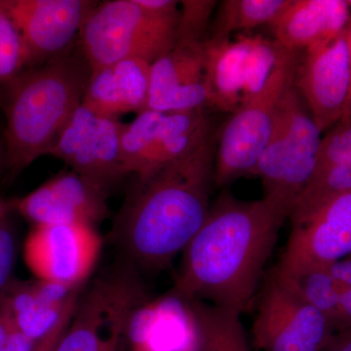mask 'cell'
Here are the masks:
<instances>
[{
    "label": "cell",
    "instance_id": "9a60e30c",
    "mask_svg": "<svg viewBox=\"0 0 351 351\" xmlns=\"http://www.w3.org/2000/svg\"><path fill=\"white\" fill-rule=\"evenodd\" d=\"M108 186L75 171L61 173L15 203L36 226H94L108 214Z\"/></svg>",
    "mask_w": 351,
    "mask_h": 351
},
{
    "label": "cell",
    "instance_id": "30bf717a",
    "mask_svg": "<svg viewBox=\"0 0 351 351\" xmlns=\"http://www.w3.org/2000/svg\"><path fill=\"white\" fill-rule=\"evenodd\" d=\"M99 2L92 0H0L24 44L27 69L71 49Z\"/></svg>",
    "mask_w": 351,
    "mask_h": 351
},
{
    "label": "cell",
    "instance_id": "d4e9b609",
    "mask_svg": "<svg viewBox=\"0 0 351 351\" xmlns=\"http://www.w3.org/2000/svg\"><path fill=\"white\" fill-rule=\"evenodd\" d=\"M276 274L304 301L324 314L332 326L341 290L326 267L307 269L291 276Z\"/></svg>",
    "mask_w": 351,
    "mask_h": 351
},
{
    "label": "cell",
    "instance_id": "484cf974",
    "mask_svg": "<svg viewBox=\"0 0 351 351\" xmlns=\"http://www.w3.org/2000/svg\"><path fill=\"white\" fill-rule=\"evenodd\" d=\"M27 69L24 44L12 21L0 9V82Z\"/></svg>",
    "mask_w": 351,
    "mask_h": 351
},
{
    "label": "cell",
    "instance_id": "4316f807",
    "mask_svg": "<svg viewBox=\"0 0 351 351\" xmlns=\"http://www.w3.org/2000/svg\"><path fill=\"white\" fill-rule=\"evenodd\" d=\"M181 3L176 44L206 43L205 32L209 27L217 1L184 0Z\"/></svg>",
    "mask_w": 351,
    "mask_h": 351
},
{
    "label": "cell",
    "instance_id": "d590c367",
    "mask_svg": "<svg viewBox=\"0 0 351 351\" xmlns=\"http://www.w3.org/2000/svg\"><path fill=\"white\" fill-rule=\"evenodd\" d=\"M348 2V4H350L351 6V1ZM346 38H348V56H350V92H348V100H346L345 106V110H343V117H341V120L339 121L343 122V123H346V122H348L351 119V20L350 25H348V34H346Z\"/></svg>",
    "mask_w": 351,
    "mask_h": 351
},
{
    "label": "cell",
    "instance_id": "8992f818",
    "mask_svg": "<svg viewBox=\"0 0 351 351\" xmlns=\"http://www.w3.org/2000/svg\"><path fill=\"white\" fill-rule=\"evenodd\" d=\"M301 52L282 47L263 87L226 121L217 145L215 186L219 188L242 176L253 175L274 130L279 104L294 83Z\"/></svg>",
    "mask_w": 351,
    "mask_h": 351
},
{
    "label": "cell",
    "instance_id": "e0dca14e",
    "mask_svg": "<svg viewBox=\"0 0 351 351\" xmlns=\"http://www.w3.org/2000/svg\"><path fill=\"white\" fill-rule=\"evenodd\" d=\"M126 348L129 351H195L197 332L189 300L171 290L136 309L127 328Z\"/></svg>",
    "mask_w": 351,
    "mask_h": 351
},
{
    "label": "cell",
    "instance_id": "6da1fadb",
    "mask_svg": "<svg viewBox=\"0 0 351 351\" xmlns=\"http://www.w3.org/2000/svg\"><path fill=\"white\" fill-rule=\"evenodd\" d=\"M285 218L265 199L221 193L182 251L172 291L241 315L256 294Z\"/></svg>",
    "mask_w": 351,
    "mask_h": 351
},
{
    "label": "cell",
    "instance_id": "3957f363",
    "mask_svg": "<svg viewBox=\"0 0 351 351\" xmlns=\"http://www.w3.org/2000/svg\"><path fill=\"white\" fill-rule=\"evenodd\" d=\"M91 71L71 49L4 83V161L16 176L49 152L83 101Z\"/></svg>",
    "mask_w": 351,
    "mask_h": 351
},
{
    "label": "cell",
    "instance_id": "603a6c76",
    "mask_svg": "<svg viewBox=\"0 0 351 351\" xmlns=\"http://www.w3.org/2000/svg\"><path fill=\"white\" fill-rule=\"evenodd\" d=\"M291 0H223L211 25V40H228L232 32L271 25Z\"/></svg>",
    "mask_w": 351,
    "mask_h": 351
},
{
    "label": "cell",
    "instance_id": "4dcf8cb0",
    "mask_svg": "<svg viewBox=\"0 0 351 351\" xmlns=\"http://www.w3.org/2000/svg\"><path fill=\"white\" fill-rule=\"evenodd\" d=\"M326 269L341 291L351 287V257L337 261L328 265Z\"/></svg>",
    "mask_w": 351,
    "mask_h": 351
},
{
    "label": "cell",
    "instance_id": "d6986e66",
    "mask_svg": "<svg viewBox=\"0 0 351 351\" xmlns=\"http://www.w3.org/2000/svg\"><path fill=\"white\" fill-rule=\"evenodd\" d=\"M350 5L345 0H291L270 27L285 49L304 51L346 31Z\"/></svg>",
    "mask_w": 351,
    "mask_h": 351
},
{
    "label": "cell",
    "instance_id": "4fadbf2b",
    "mask_svg": "<svg viewBox=\"0 0 351 351\" xmlns=\"http://www.w3.org/2000/svg\"><path fill=\"white\" fill-rule=\"evenodd\" d=\"M101 239L83 223L36 226L25 247V262L39 280L77 288L94 269Z\"/></svg>",
    "mask_w": 351,
    "mask_h": 351
},
{
    "label": "cell",
    "instance_id": "ba28073f",
    "mask_svg": "<svg viewBox=\"0 0 351 351\" xmlns=\"http://www.w3.org/2000/svg\"><path fill=\"white\" fill-rule=\"evenodd\" d=\"M324 314L304 301L274 270L263 283L253 324L263 351H323L334 334Z\"/></svg>",
    "mask_w": 351,
    "mask_h": 351
},
{
    "label": "cell",
    "instance_id": "e575fe53",
    "mask_svg": "<svg viewBox=\"0 0 351 351\" xmlns=\"http://www.w3.org/2000/svg\"><path fill=\"white\" fill-rule=\"evenodd\" d=\"M323 351H351V329L334 332Z\"/></svg>",
    "mask_w": 351,
    "mask_h": 351
},
{
    "label": "cell",
    "instance_id": "f546056e",
    "mask_svg": "<svg viewBox=\"0 0 351 351\" xmlns=\"http://www.w3.org/2000/svg\"><path fill=\"white\" fill-rule=\"evenodd\" d=\"M335 332L351 329V287L341 291L338 308L332 320Z\"/></svg>",
    "mask_w": 351,
    "mask_h": 351
},
{
    "label": "cell",
    "instance_id": "8fae6325",
    "mask_svg": "<svg viewBox=\"0 0 351 351\" xmlns=\"http://www.w3.org/2000/svg\"><path fill=\"white\" fill-rule=\"evenodd\" d=\"M123 122L83 103L52 147L57 157L80 174L108 186L128 175L121 154Z\"/></svg>",
    "mask_w": 351,
    "mask_h": 351
},
{
    "label": "cell",
    "instance_id": "7c38bea8",
    "mask_svg": "<svg viewBox=\"0 0 351 351\" xmlns=\"http://www.w3.org/2000/svg\"><path fill=\"white\" fill-rule=\"evenodd\" d=\"M348 29L302 51L294 87L321 133L339 123L350 86Z\"/></svg>",
    "mask_w": 351,
    "mask_h": 351
},
{
    "label": "cell",
    "instance_id": "7402d4cb",
    "mask_svg": "<svg viewBox=\"0 0 351 351\" xmlns=\"http://www.w3.org/2000/svg\"><path fill=\"white\" fill-rule=\"evenodd\" d=\"M166 112L145 110L124 124L121 154L127 174L144 176L152 169Z\"/></svg>",
    "mask_w": 351,
    "mask_h": 351
},
{
    "label": "cell",
    "instance_id": "836d02e7",
    "mask_svg": "<svg viewBox=\"0 0 351 351\" xmlns=\"http://www.w3.org/2000/svg\"><path fill=\"white\" fill-rule=\"evenodd\" d=\"M36 341H32L17 327L9 335L5 346L0 351H34Z\"/></svg>",
    "mask_w": 351,
    "mask_h": 351
},
{
    "label": "cell",
    "instance_id": "f35d334b",
    "mask_svg": "<svg viewBox=\"0 0 351 351\" xmlns=\"http://www.w3.org/2000/svg\"><path fill=\"white\" fill-rule=\"evenodd\" d=\"M350 257H351V256H350Z\"/></svg>",
    "mask_w": 351,
    "mask_h": 351
},
{
    "label": "cell",
    "instance_id": "f1b7e54d",
    "mask_svg": "<svg viewBox=\"0 0 351 351\" xmlns=\"http://www.w3.org/2000/svg\"><path fill=\"white\" fill-rule=\"evenodd\" d=\"M16 245L12 232L0 223V295L5 291L15 263Z\"/></svg>",
    "mask_w": 351,
    "mask_h": 351
},
{
    "label": "cell",
    "instance_id": "d6a6232c",
    "mask_svg": "<svg viewBox=\"0 0 351 351\" xmlns=\"http://www.w3.org/2000/svg\"><path fill=\"white\" fill-rule=\"evenodd\" d=\"M15 327L17 326L14 321L10 307L1 295H0V350L5 346L9 335Z\"/></svg>",
    "mask_w": 351,
    "mask_h": 351
},
{
    "label": "cell",
    "instance_id": "5bb4252c",
    "mask_svg": "<svg viewBox=\"0 0 351 351\" xmlns=\"http://www.w3.org/2000/svg\"><path fill=\"white\" fill-rule=\"evenodd\" d=\"M350 256L351 191L292 223L287 244L274 270L280 276H291L326 267Z\"/></svg>",
    "mask_w": 351,
    "mask_h": 351
},
{
    "label": "cell",
    "instance_id": "7a4b0ae2",
    "mask_svg": "<svg viewBox=\"0 0 351 351\" xmlns=\"http://www.w3.org/2000/svg\"><path fill=\"white\" fill-rule=\"evenodd\" d=\"M214 134L193 152L135 182L110 239L138 271H158L184 251L206 221L215 184Z\"/></svg>",
    "mask_w": 351,
    "mask_h": 351
},
{
    "label": "cell",
    "instance_id": "2e32d148",
    "mask_svg": "<svg viewBox=\"0 0 351 351\" xmlns=\"http://www.w3.org/2000/svg\"><path fill=\"white\" fill-rule=\"evenodd\" d=\"M209 101L205 43L175 44L152 64L147 110L189 112Z\"/></svg>",
    "mask_w": 351,
    "mask_h": 351
},
{
    "label": "cell",
    "instance_id": "44dd1931",
    "mask_svg": "<svg viewBox=\"0 0 351 351\" xmlns=\"http://www.w3.org/2000/svg\"><path fill=\"white\" fill-rule=\"evenodd\" d=\"M82 291V288L76 291L64 306L44 304L34 292L32 282L6 288L1 295L10 307L18 329L32 341H38L56 326L66 307L77 299Z\"/></svg>",
    "mask_w": 351,
    "mask_h": 351
},
{
    "label": "cell",
    "instance_id": "9c48e42d",
    "mask_svg": "<svg viewBox=\"0 0 351 351\" xmlns=\"http://www.w3.org/2000/svg\"><path fill=\"white\" fill-rule=\"evenodd\" d=\"M282 46L258 38L237 43L207 39L206 80L209 107L234 112L263 87Z\"/></svg>",
    "mask_w": 351,
    "mask_h": 351
},
{
    "label": "cell",
    "instance_id": "83f0119b",
    "mask_svg": "<svg viewBox=\"0 0 351 351\" xmlns=\"http://www.w3.org/2000/svg\"><path fill=\"white\" fill-rule=\"evenodd\" d=\"M346 161H351V119L339 122L322 138L315 171Z\"/></svg>",
    "mask_w": 351,
    "mask_h": 351
},
{
    "label": "cell",
    "instance_id": "8d00e7d4",
    "mask_svg": "<svg viewBox=\"0 0 351 351\" xmlns=\"http://www.w3.org/2000/svg\"><path fill=\"white\" fill-rule=\"evenodd\" d=\"M2 160H4V154H2L1 149H0V163L2 162Z\"/></svg>",
    "mask_w": 351,
    "mask_h": 351
},
{
    "label": "cell",
    "instance_id": "5b68a950",
    "mask_svg": "<svg viewBox=\"0 0 351 351\" xmlns=\"http://www.w3.org/2000/svg\"><path fill=\"white\" fill-rule=\"evenodd\" d=\"M177 27L136 0L99 2L80 31V47L91 71L129 59L152 64L174 48Z\"/></svg>",
    "mask_w": 351,
    "mask_h": 351
},
{
    "label": "cell",
    "instance_id": "1f68e13d",
    "mask_svg": "<svg viewBox=\"0 0 351 351\" xmlns=\"http://www.w3.org/2000/svg\"><path fill=\"white\" fill-rule=\"evenodd\" d=\"M68 320L62 319L60 321L56 326L53 328L47 335L36 341L34 351H56L60 341H61L64 332L68 329Z\"/></svg>",
    "mask_w": 351,
    "mask_h": 351
},
{
    "label": "cell",
    "instance_id": "277c9868",
    "mask_svg": "<svg viewBox=\"0 0 351 351\" xmlns=\"http://www.w3.org/2000/svg\"><path fill=\"white\" fill-rule=\"evenodd\" d=\"M321 132L294 83L279 104L274 130L253 175L263 199L287 219L317 166Z\"/></svg>",
    "mask_w": 351,
    "mask_h": 351
},
{
    "label": "cell",
    "instance_id": "cb8c5ba5",
    "mask_svg": "<svg viewBox=\"0 0 351 351\" xmlns=\"http://www.w3.org/2000/svg\"><path fill=\"white\" fill-rule=\"evenodd\" d=\"M351 191V161L339 162L315 171L298 198L289 218L298 223L334 198Z\"/></svg>",
    "mask_w": 351,
    "mask_h": 351
},
{
    "label": "cell",
    "instance_id": "74e56055",
    "mask_svg": "<svg viewBox=\"0 0 351 351\" xmlns=\"http://www.w3.org/2000/svg\"><path fill=\"white\" fill-rule=\"evenodd\" d=\"M195 351H198V348H196V350H195Z\"/></svg>",
    "mask_w": 351,
    "mask_h": 351
},
{
    "label": "cell",
    "instance_id": "ffe728a7",
    "mask_svg": "<svg viewBox=\"0 0 351 351\" xmlns=\"http://www.w3.org/2000/svg\"><path fill=\"white\" fill-rule=\"evenodd\" d=\"M198 351H250L240 315L199 300L189 301Z\"/></svg>",
    "mask_w": 351,
    "mask_h": 351
},
{
    "label": "cell",
    "instance_id": "ac0fdd59",
    "mask_svg": "<svg viewBox=\"0 0 351 351\" xmlns=\"http://www.w3.org/2000/svg\"><path fill=\"white\" fill-rule=\"evenodd\" d=\"M149 62L123 60L91 71L83 103L96 112L119 117L147 110L151 80Z\"/></svg>",
    "mask_w": 351,
    "mask_h": 351
},
{
    "label": "cell",
    "instance_id": "52a82bcc",
    "mask_svg": "<svg viewBox=\"0 0 351 351\" xmlns=\"http://www.w3.org/2000/svg\"><path fill=\"white\" fill-rule=\"evenodd\" d=\"M140 274L121 260L97 276L80 293L56 351H100L110 339H126L132 314L151 300Z\"/></svg>",
    "mask_w": 351,
    "mask_h": 351
}]
</instances>
